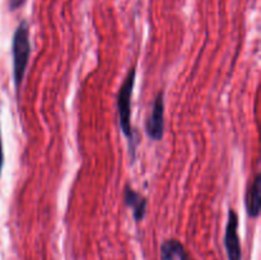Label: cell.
Returning a JSON list of instances; mask_svg holds the SVG:
<instances>
[{
    "mask_svg": "<svg viewBox=\"0 0 261 260\" xmlns=\"http://www.w3.org/2000/svg\"><path fill=\"white\" fill-rule=\"evenodd\" d=\"M13 74L15 86L19 87L24 78L25 68L30 58V32L27 22H20L13 36Z\"/></svg>",
    "mask_w": 261,
    "mask_h": 260,
    "instance_id": "obj_1",
    "label": "cell"
},
{
    "mask_svg": "<svg viewBox=\"0 0 261 260\" xmlns=\"http://www.w3.org/2000/svg\"><path fill=\"white\" fill-rule=\"evenodd\" d=\"M135 83V68L127 73L119 94H117V109H119L120 127L129 143H133V127H132V96Z\"/></svg>",
    "mask_w": 261,
    "mask_h": 260,
    "instance_id": "obj_2",
    "label": "cell"
},
{
    "mask_svg": "<svg viewBox=\"0 0 261 260\" xmlns=\"http://www.w3.org/2000/svg\"><path fill=\"white\" fill-rule=\"evenodd\" d=\"M239 216L233 209L228 212L226 235H224V246H226L228 260H242L241 244L239 237Z\"/></svg>",
    "mask_w": 261,
    "mask_h": 260,
    "instance_id": "obj_3",
    "label": "cell"
},
{
    "mask_svg": "<svg viewBox=\"0 0 261 260\" xmlns=\"http://www.w3.org/2000/svg\"><path fill=\"white\" fill-rule=\"evenodd\" d=\"M145 130L148 135L153 140H161L165 132V102H163V93L160 92L157 94L153 103L152 112L145 124Z\"/></svg>",
    "mask_w": 261,
    "mask_h": 260,
    "instance_id": "obj_4",
    "label": "cell"
},
{
    "mask_svg": "<svg viewBox=\"0 0 261 260\" xmlns=\"http://www.w3.org/2000/svg\"><path fill=\"white\" fill-rule=\"evenodd\" d=\"M124 201L127 206L133 211V217L137 222H140L145 216V212H147V205L148 201L142 194L137 193L135 190H133L132 186L126 185L125 186L124 191Z\"/></svg>",
    "mask_w": 261,
    "mask_h": 260,
    "instance_id": "obj_5",
    "label": "cell"
},
{
    "mask_svg": "<svg viewBox=\"0 0 261 260\" xmlns=\"http://www.w3.org/2000/svg\"><path fill=\"white\" fill-rule=\"evenodd\" d=\"M161 260H191V257L180 241L167 240L161 246Z\"/></svg>",
    "mask_w": 261,
    "mask_h": 260,
    "instance_id": "obj_6",
    "label": "cell"
},
{
    "mask_svg": "<svg viewBox=\"0 0 261 260\" xmlns=\"http://www.w3.org/2000/svg\"><path fill=\"white\" fill-rule=\"evenodd\" d=\"M245 205L250 217H257L260 212V175H256L255 180L252 181L251 186L247 189L246 198H245Z\"/></svg>",
    "mask_w": 261,
    "mask_h": 260,
    "instance_id": "obj_7",
    "label": "cell"
},
{
    "mask_svg": "<svg viewBox=\"0 0 261 260\" xmlns=\"http://www.w3.org/2000/svg\"><path fill=\"white\" fill-rule=\"evenodd\" d=\"M25 0H9V8L10 10H14L17 9V8L22 7L23 4H24Z\"/></svg>",
    "mask_w": 261,
    "mask_h": 260,
    "instance_id": "obj_8",
    "label": "cell"
},
{
    "mask_svg": "<svg viewBox=\"0 0 261 260\" xmlns=\"http://www.w3.org/2000/svg\"><path fill=\"white\" fill-rule=\"evenodd\" d=\"M3 163H4V153H3V144H2V135H0V173H2Z\"/></svg>",
    "mask_w": 261,
    "mask_h": 260,
    "instance_id": "obj_9",
    "label": "cell"
}]
</instances>
